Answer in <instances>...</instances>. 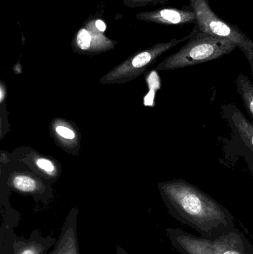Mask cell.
Here are the masks:
<instances>
[{
	"label": "cell",
	"instance_id": "cell-16",
	"mask_svg": "<svg viewBox=\"0 0 253 254\" xmlns=\"http://www.w3.org/2000/svg\"><path fill=\"white\" fill-rule=\"evenodd\" d=\"M153 99H154V92H153V91H151V92H150L146 96L145 99H144V104L146 106H152Z\"/></svg>",
	"mask_w": 253,
	"mask_h": 254
},
{
	"label": "cell",
	"instance_id": "cell-10",
	"mask_svg": "<svg viewBox=\"0 0 253 254\" xmlns=\"http://www.w3.org/2000/svg\"><path fill=\"white\" fill-rule=\"evenodd\" d=\"M231 120L241 140L253 153V125L236 107L233 108Z\"/></svg>",
	"mask_w": 253,
	"mask_h": 254
},
{
	"label": "cell",
	"instance_id": "cell-3",
	"mask_svg": "<svg viewBox=\"0 0 253 254\" xmlns=\"http://www.w3.org/2000/svg\"><path fill=\"white\" fill-rule=\"evenodd\" d=\"M166 234L181 254H253L251 242L236 228L215 240L196 237L179 228H167Z\"/></svg>",
	"mask_w": 253,
	"mask_h": 254
},
{
	"label": "cell",
	"instance_id": "cell-2",
	"mask_svg": "<svg viewBox=\"0 0 253 254\" xmlns=\"http://www.w3.org/2000/svg\"><path fill=\"white\" fill-rule=\"evenodd\" d=\"M193 35L179 51L157 65L159 70H173L193 66L218 59L237 48L236 44L200 31L195 26Z\"/></svg>",
	"mask_w": 253,
	"mask_h": 254
},
{
	"label": "cell",
	"instance_id": "cell-8",
	"mask_svg": "<svg viewBox=\"0 0 253 254\" xmlns=\"http://www.w3.org/2000/svg\"><path fill=\"white\" fill-rule=\"evenodd\" d=\"M51 237H43L38 230L31 233L29 238L15 237L13 239L12 254H49V249L56 244Z\"/></svg>",
	"mask_w": 253,
	"mask_h": 254
},
{
	"label": "cell",
	"instance_id": "cell-1",
	"mask_svg": "<svg viewBox=\"0 0 253 254\" xmlns=\"http://www.w3.org/2000/svg\"><path fill=\"white\" fill-rule=\"evenodd\" d=\"M169 214L202 238L215 240L236 229L232 213L210 195L185 180L160 185Z\"/></svg>",
	"mask_w": 253,
	"mask_h": 254
},
{
	"label": "cell",
	"instance_id": "cell-6",
	"mask_svg": "<svg viewBox=\"0 0 253 254\" xmlns=\"http://www.w3.org/2000/svg\"><path fill=\"white\" fill-rule=\"evenodd\" d=\"M193 35V31H192L190 34L183 38L172 39L166 43H157L148 49H144L120 64L114 71L109 73L108 77H111V79H114L137 74L138 71H142L149 65L154 63L160 55L182 42L187 41Z\"/></svg>",
	"mask_w": 253,
	"mask_h": 254
},
{
	"label": "cell",
	"instance_id": "cell-5",
	"mask_svg": "<svg viewBox=\"0 0 253 254\" xmlns=\"http://www.w3.org/2000/svg\"><path fill=\"white\" fill-rule=\"evenodd\" d=\"M106 29L103 19L91 16L74 35L73 48L77 52L87 53H98L113 49L117 43L105 35Z\"/></svg>",
	"mask_w": 253,
	"mask_h": 254
},
{
	"label": "cell",
	"instance_id": "cell-11",
	"mask_svg": "<svg viewBox=\"0 0 253 254\" xmlns=\"http://www.w3.org/2000/svg\"><path fill=\"white\" fill-rule=\"evenodd\" d=\"M236 88L240 95L245 108L253 119V84L244 74H239L236 80Z\"/></svg>",
	"mask_w": 253,
	"mask_h": 254
},
{
	"label": "cell",
	"instance_id": "cell-12",
	"mask_svg": "<svg viewBox=\"0 0 253 254\" xmlns=\"http://www.w3.org/2000/svg\"><path fill=\"white\" fill-rule=\"evenodd\" d=\"M15 189L22 192H34L39 188L37 181L28 176H16L13 179Z\"/></svg>",
	"mask_w": 253,
	"mask_h": 254
},
{
	"label": "cell",
	"instance_id": "cell-18",
	"mask_svg": "<svg viewBox=\"0 0 253 254\" xmlns=\"http://www.w3.org/2000/svg\"><path fill=\"white\" fill-rule=\"evenodd\" d=\"M0 98H1V102H2L4 98V90L2 86H1V95H0Z\"/></svg>",
	"mask_w": 253,
	"mask_h": 254
},
{
	"label": "cell",
	"instance_id": "cell-4",
	"mask_svg": "<svg viewBox=\"0 0 253 254\" xmlns=\"http://www.w3.org/2000/svg\"><path fill=\"white\" fill-rule=\"evenodd\" d=\"M196 15V25L200 31L236 44L242 51L250 65L253 76V41L237 26L223 20L213 11L208 0H190Z\"/></svg>",
	"mask_w": 253,
	"mask_h": 254
},
{
	"label": "cell",
	"instance_id": "cell-14",
	"mask_svg": "<svg viewBox=\"0 0 253 254\" xmlns=\"http://www.w3.org/2000/svg\"><path fill=\"white\" fill-rule=\"evenodd\" d=\"M37 165L42 170L47 173H51L54 170V166L49 160L45 158H39L37 161Z\"/></svg>",
	"mask_w": 253,
	"mask_h": 254
},
{
	"label": "cell",
	"instance_id": "cell-15",
	"mask_svg": "<svg viewBox=\"0 0 253 254\" xmlns=\"http://www.w3.org/2000/svg\"><path fill=\"white\" fill-rule=\"evenodd\" d=\"M56 131L59 135L64 137V138L71 140V139H74L75 137V134H74V131L65 127L59 126L56 127Z\"/></svg>",
	"mask_w": 253,
	"mask_h": 254
},
{
	"label": "cell",
	"instance_id": "cell-17",
	"mask_svg": "<svg viewBox=\"0 0 253 254\" xmlns=\"http://www.w3.org/2000/svg\"><path fill=\"white\" fill-rule=\"evenodd\" d=\"M117 254H129L120 246H117Z\"/></svg>",
	"mask_w": 253,
	"mask_h": 254
},
{
	"label": "cell",
	"instance_id": "cell-7",
	"mask_svg": "<svg viewBox=\"0 0 253 254\" xmlns=\"http://www.w3.org/2000/svg\"><path fill=\"white\" fill-rule=\"evenodd\" d=\"M138 20L165 25H183L196 23V13L191 8L164 7L151 11H143L135 16Z\"/></svg>",
	"mask_w": 253,
	"mask_h": 254
},
{
	"label": "cell",
	"instance_id": "cell-9",
	"mask_svg": "<svg viewBox=\"0 0 253 254\" xmlns=\"http://www.w3.org/2000/svg\"><path fill=\"white\" fill-rule=\"evenodd\" d=\"M77 216V213H72L67 217L60 235L49 254H80Z\"/></svg>",
	"mask_w": 253,
	"mask_h": 254
},
{
	"label": "cell",
	"instance_id": "cell-13",
	"mask_svg": "<svg viewBox=\"0 0 253 254\" xmlns=\"http://www.w3.org/2000/svg\"><path fill=\"white\" fill-rule=\"evenodd\" d=\"M168 0H123L124 5L130 8L145 7V6L154 5L166 2Z\"/></svg>",
	"mask_w": 253,
	"mask_h": 254
}]
</instances>
